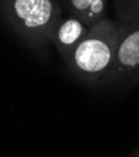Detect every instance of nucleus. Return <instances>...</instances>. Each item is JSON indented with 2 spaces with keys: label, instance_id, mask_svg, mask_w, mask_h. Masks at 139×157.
Returning <instances> with one entry per match:
<instances>
[{
  "label": "nucleus",
  "instance_id": "7ed1b4c3",
  "mask_svg": "<svg viewBox=\"0 0 139 157\" xmlns=\"http://www.w3.org/2000/svg\"><path fill=\"white\" fill-rule=\"evenodd\" d=\"M10 6L19 25L40 39H50L61 18V9L53 0H11Z\"/></svg>",
  "mask_w": 139,
  "mask_h": 157
},
{
  "label": "nucleus",
  "instance_id": "f03ea898",
  "mask_svg": "<svg viewBox=\"0 0 139 157\" xmlns=\"http://www.w3.org/2000/svg\"><path fill=\"white\" fill-rule=\"evenodd\" d=\"M119 44L112 68L99 86L129 83L139 71V21L118 20Z\"/></svg>",
  "mask_w": 139,
  "mask_h": 157
},
{
  "label": "nucleus",
  "instance_id": "39448f33",
  "mask_svg": "<svg viewBox=\"0 0 139 157\" xmlns=\"http://www.w3.org/2000/svg\"><path fill=\"white\" fill-rule=\"evenodd\" d=\"M70 14L82 20L85 25L92 27L107 18V0H69Z\"/></svg>",
  "mask_w": 139,
  "mask_h": 157
},
{
  "label": "nucleus",
  "instance_id": "f257e3e1",
  "mask_svg": "<svg viewBox=\"0 0 139 157\" xmlns=\"http://www.w3.org/2000/svg\"><path fill=\"white\" fill-rule=\"evenodd\" d=\"M119 44L118 24L103 19L89 27L86 35L67 59L73 73L90 86H99L112 68Z\"/></svg>",
  "mask_w": 139,
  "mask_h": 157
},
{
  "label": "nucleus",
  "instance_id": "6e6552de",
  "mask_svg": "<svg viewBox=\"0 0 139 157\" xmlns=\"http://www.w3.org/2000/svg\"><path fill=\"white\" fill-rule=\"evenodd\" d=\"M137 156H139V155H137Z\"/></svg>",
  "mask_w": 139,
  "mask_h": 157
},
{
  "label": "nucleus",
  "instance_id": "0eeeda50",
  "mask_svg": "<svg viewBox=\"0 0 139 157\" xmlns=\"http://www.w3.org/2000/svg\"><path fill=\"white\" fill-rule=\"evenodd\" d=\"M139 83V71H138V73L132 78V81L128 83V84H138Z\"/></svg>",
  "mask_w": 139,
  "mask_h": 157
},
{
  "label": "nucleus",
  "instance_id": "423d86ee",
  "mask_svg": "<svg viewBox=\"0 0 139 157\" xmlns=\"http://www.w3.org/2000/svg\"><path fill=\"white\" fill-rule=\"evenodd\" d=\"M120 8L119 18L124 21H139V0H134L130 4H125Z\"/></svg>",
  "mask_w": 139,
  "mask_h": 157
},
{
  "label": "nucleus",
  "instance_id": "20e7f679",
  "mask_svg": "<svg viewBox=\"0 0 139 157\" xmlns=\"http://www.w3.org/2000/svg\"><path fill=\"white\" fill-rule=\"evenodd\" d=\"M88 30H89L88 25H85L82 20H79L78 18H75L74 15L70 14L69 18H65V19L60 18V20L57 23L55 28L52 33L50 39L53 40L58 50L67 60L69 56L73 53L74 48L86 35Z\"/></svg>",
  "mask_w": 139,
  "mask_h": 157
}]
</instances>
